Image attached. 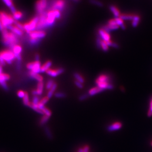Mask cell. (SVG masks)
Instances as JSON below:
<instances>
[{"instance_id":"cell-26","label":"cell","mask_w":152,"mask_h":152,"mask_svg":"<svg viewBox=\"0 0 152 152\" xmlns=\"http://www.w3.org/2000/svg\"><path fill=\"white\" fill-rule=\"evenodd\" d=\"M134 15L133 14H120L119 17L121 18L123 20H132L134 17Z\"/></svg>"},{"instance_id":"cell-7","label":"cell","mask_w":152,"mask_h":152,"mask_svg":"<svg viewBox=\"0 0 152 152\" xmlns=\"http://www.w3.org/2000/svg\"><path fill=\"white\" fill-rule=\"evenodd\" d=\"M46 17L47 13L45 12H43L42 14L39 15L38 21L36 27L37 30L39 31L40 29H42L47 26L46 24Z\"/></svg>"},{"instance_id":"cell-33","label":"cell","mask_w":152,"mask_h":152,"mask_svg":"<svg viewBox=\"0 0 152 152\" xmlns=\"http://www.w3.org/2000/svg\"><path fill=\"white\" fill-rule=\"evenodd\" d=\"M54 95L57 98H64L66 97V94L63 92H56Z\"/></svg>"},{"instance_id":"cell-44","label":"cell","mask_w":152,"mask_h":152,"mask_svg":"<svg viewBox=\"0 0 152 152\" xmlns=\"http://www.w3.org/2000/svg\"><path fill=\"white\" fill-rule=\"evenodd\" d=\"M54 12V15L55 16V18L57 19H59L61 17V13L58 10H53Z\"/></svg>"},{"instance_id":"cell-6","label":"cell","mask_w":152,"mask_h":152,"mask_svg":"<svg viewBox=\"0 0 152 152\" xmlns=\"http://www.w3.org/2000/svg\"><path fill=\"white\" fill-rule=\"evenodd\" d=\"M41 64L39 61H35L34 62H31L28 63L27 65V68L30 71V72L34 73L39 74L40 73Z\"/></svg>"},{"instance_id":"cell-58","label":"cell","mask_w":152,"mask_h":152,"mask_svg":"<svg viewBox=\"0 0 152 152\" xmlns=\"http://www.w3.org/2000/svg\"><path fill=\"white\" fill-rule=\"evenodd\" d=\"M75 0V1H78L79 0Z\"/></svg>"},{"instance_id":"cell-57","label":"cell","mask_w":152,"mask_h":152,"mask_svg":"<svg viewBox=\"0 0 152 152\" xmlns=\"http://www.w3.org/2000/svg\"><path fill=\"white\" fill-rule=\"evenodd\" d=\"M150 110L152 112V106H150Z\"/></svg>"},{"instance_id":"cell-37","label":"cell","mask_w":152,"mask_h":152,"mask_svg":"<svg viewBox=\"0 0 152 152\" xmlns=\"http://www.w3.org/2000/svg\"><path fill=\"white\" fill-rule=\"evenodd\" d=\"M89 2L93 4H95L100 7H102L103 6V3L98 0H89Z\"/></svg>"},{"instance_id":"cell-54","label":"cell","mask_w":152,"mask_h":152,"mask_svg":"<svg viewBox=\"0 0 152 152\" xmlns=\"http://www.w3.org/2000/svg\"><path fill=\"white\" fill-rule=\"evenodd\" d=\"M2 73V66L0 64V75Z\"/></svg>"},{"instance_id":"cell-15","label":"cell","mask_w":152,"mask_h":152,"mask_svg":"<svg viewBox=\"0 0 152 152\" xmlns=\"http://www.w3.org/2000/svg\"><path fill=\"white\" fill-rule=\"evenodd\" d=\"M7 30H9L11 32L17 36H21L23 35V31L16 27L15 26L11 25L9 26L7 28Z\"/></svg>"},{"instance_id":"cell-27","label":"cell","mask_w":152,"mask_h":152,"mask_svg":"<svg viewBox=\"0 0 152 152\" xmlns=\"http://www.w3.org/2000/svg\"><path fill=\"white\" fill-rule=\"evenodd\" d=\"M44 130L45 132V134L46 136L47 137V138L50 140L52 139L53 138V135L49 127L48 126H45L44 128Z\"/></svg>"},{"instance_id":"cell-55","label":"cell","mask_w":152,"mask_h":152,"mask_svg":"<svg viewBox=\"0 0 152 152\" xmlns=\"http://www.w3.org/2000/svg\"><path fill=\"white\" fill-rule=\"evenodd\" d=\"M78 152H83V149H82V148L79 149V150L78 151Z\"/></svg>"},{"instance_id":"cell-14","label":"cell","mask_w":152,"mask_h":152,"mask_svg":"<svg viewBox=\"0 0 152 152\" xmlns=\"http://www.w3.org/2000/svg\"><path fill=\"white\" fill-rule=\"evenodd\" d=\"M56 19L55 16L54 14L53 10H50L47 13V17H46V24L47 26L52 25L54 22L55 19Z\"/></svg>"},{"instance_id":"cell-22","label":"cell","mask_w":152,"mask_h":152,"mask_svg":"<svg viewBox=\"0 0 152 152\" xmlns=\"http://www.w3.org/2000/svg\"><path fill=\"white\" fill-rule=\"evenodd\" d=\"M44 83L43 81L41 82H38L37 87V91L38 93V95H40L42 94L43 88H44Z\"/></svg>"},{"instance_id":"cell-30","label":"cell","mask_w":152,"mask_h":152,"mask_svg":"<svg viewBox=\"0 0 152 152\" xmlns=\"http://www.w3.org/2000/svg\"><path fill=\"white\" fill-rule=\"evenodd\" d=\"M55 83V82L54 81V80L52 79H49L47 80V81L46 83L45 84V88L46 90H49L53 85L54 83Z\"/></svg>"},{"instance_id":"cell-4","label":"cell","mask_w":152,"mask_h":152,"mask_svg":"<svg viewBox=\"0 0 152 152\" xmlns=\"http://www.w3.org/2000/svg\"><path fill=\"white\" fill-rule=\"evenodd\" d=\"M0 21L4 28L6 29L9 26L13 25L14 20L12 16L3 11H0Z\"/></svg>"},{"instance_id":"cell-39","label":"cell","mask_w":152,"mask_h":152,"mask_svg":"<svg viewBox=\"0 0 152 152\" xmlns=\"http://www.w3.org/2000/svg\"><path fill=\"white\" fill-rule=\"evenodd\" d=\"M115 19V22H116V24L119 27L121 26L122 25L124 24L123 23V20L120 18L119 17H116Z\"/></svg>"},{"instance_id":"cell-51","label":"cell","mask_w":152,"mask_h":152,"mask_svg":"<svg viewBox=\"0 0 152 152\" xmlns=\"http://www.w3.org/2000/svg\"><path fill=\"white\" fill-rule=\"evenodd\" d=\"M35 61H39V55L37 53L35 56Z\"/></svg>"},{"instance_id":"cell-23","label":"cell","mask_w":152,"mask_h":152,"mask_svg":"<svg viewBox=\"0 0 152 152\" xmlns=\"http://www.w3.org/2000/svg\"><path fill=\"white\" fill-rule=\"evenodd\" d=\"M110 9L111 10V11L113 12V13L114 14V16L116 17H119L120 15V11H119V10L118 9V8H117L115 6H114V5H111L110 7Z\"/></svg>"},{"instance_id":"cell-2","label":"cell","mask_w":152,"mask_h":152,"mask_svg":"<svg viewBox=\"0 0 152 152\" xmlns=\"http://www.w3.org/2000/svg\"><path fill=\"white\" fill-rule=\"evenodd\" d=\"M95 83L97 86L104 90L105 89L112 90L114 88V85L111 83V79L109 76L105 74L99 75L96 79Z\"/></svg>"},{"instance_id":"cell-31","label":"cell","mask_w":152,"mask_h":152,"mask_svg":"<svg viewBox=\"0 0 152 152\" xmlns=\"http://www.w3.org/2000/svg\"><path fill=\"white\" fill-rule=\"evenodd\" d=\"M49 117L46 115H43V116L41 117L40 122H39V124L40 125L42 126L44 125L49 120Z\"/></svg>"},{"instance_id":"cell-32","label":"cell","mask_w":152,"mask_h":152,"mask_svg":"<svg viewBox=\"0 0 152 152\" xmlns=\"http://www.w3.org/2000/svg\"><path fill=\"white\" fill-rule=\"evenodd\" d=\"M101 48L104 51H107L109 50V46L105 41L101 40Z\"/></svg>"},{"instance_id":"cell-56","label":"cell","mask_w":152,"mask_h":152,"mask_svg":"<svg viewBox=\"0 0 152 152\" xmlns=\"http://www.w3.org/2000/svg\"><path fill=\"white\" fill-rule=\"evenodd\" d=\"M150 106H152V99H151V101H150Z\"/></svg>"},{"instance_id":"cell-12","label":"cell","mask_w":152,"mask_h":152,"mask_svg":"<svg viewBox=\"0 0 152 152\" xmlns=\"http://www.w3.org/2000/svg\"><path fill=\"white\" fill-rule=\"evenodd\" d=\"M10 76L8 74L2 73L0 75V84L5 89H7V85L6 81L9 80Z\"/></svg>"},{"instance_id":"cell-11","label":"cell","mask_w":152,"mask_h":152,"mask_svg":"<svg viewBox=\"0 0 152 152\" xmlns=\"http://www.w3.org/2000/svg\"><path fill=\"white\" fill-rule=\"evenodd\" d=\"M11 50L12 51L13 53L15 55V58L17 59V60H18V62H20L21 61V53L22 51V48L21 46V45H20L19 44H17V45H15L13 47V48Z\"/></svg>"},{"instance_id":"cell-49","label":"cell","mask_w":152,"mask_h":152,"mask_svg":"<svg viewBox=\"0 0 152 152\" xmlns=\"http://www.w3.org/2000/svg\"><path fill=\"white\" fill-rule=\"evenodd\" d=\"M89 147L88 146L86 145L83 148V152H89Z\"/></svg>"},{"instance_id":"cell-28","label":"cell","mask_w":152,"mask_h":152,"mask_svg":"<svg viewBox=\"0 0 152 152\" xmlns=\"http://www.w3.org/2000/svg\"><path fill=\"white\" fill-rule=\"evenodd\" d=\"M23 104L26 106H29L30 104V102L29 101V95L28 93L27 92H25V95L24 96V97L23 98Z\"/></svg>"},{"instance_id":"cell-3","label":"cell","mask_w":152,"mask_h":152,"mask_svg":"<svg viewBox=\"0 0 152 152\" xmlns=\"http://www.w3.org/2000/svg\"><path fill=\"white\" fill-rule=\"evenodd\" d=\"M15 59V56L12 51L10 50H5L0 52V64L2 66L5 64H11Z\"/></svg>"},{"instance_id":"cell-40","label":"cell","mask_w":152,"mask_h":152,"mask_svg":"<svg viewBox=\"0 0 152 152\" xmlns=\"http://www.w3.org/2000/svg\"><path fill=\"white\" fill-rule=\"evenodd\" d=\"M39 98L38 96H34L33 99H32V103L34 105H38V104L39 102Z\"/></svg>"},{"instance_id":"cell-13","label":"cell","mask_w":152,"mask_h":152,"mask_svg":"<svg viewBox=\"0 0 152 152\" xmlns=\"http://www.w3.org/2000/svg\"><path fill=\"white\" fill-rule=\"evenodd\" d=\"M122 123L120 122H114L107 126V130L109 132H113L118 130L122 127Z\"/></svg>"},{"instance_id":"cell-34","label":"cell","mask_w":152,"mask_h":152,"mask_svg":"<svg viewBox=\"0 0 152 152\" xmlns=\"http://www.w3.org/2000/svg\"><path fill=\"white\" fill-rule=\"evenodd\" d=\"M42 112L44 113V115H46L48 116H49V117L51 116V114H52V113L51 112V111L48 109V108H47L46 107H44L42 109Z\"/></svg>"},{"instance_id":"cell-48","label":"cell","mask_w":152,"mask_h":152,"mask_svg":"<svg viewBox=\"0 0 152 152\" xmlns=\"http://www.w3.org/2000/svg\"><path fill=\"white\" fill-rule=\"evenodd\" d=\"M40 2L43 6V7L44 8V9L46 7V4H47V0H40Z\"/></svg>"},{"instance_id":"cell-17","label":"cell","mask_w":152,"mask_h":152,"mask_svg":"<svg viewBox=\"0 0 152 152\" xmlns=\"http://www.w3.org/2000/svg\"><path fill=\"white\" fill-rule=\"evenodd\" d=\"M104 91L103 89H101V88L98 87V86H95L91 88L89 90L88 94L89 96H93L96 94H97L98 93H99L101 92Z\"/></svg>"},{"instance_id":"cell-5","label":"cell","mask_w":152,"mask_h":152,"mask_svg":"<svg viewBox=\"0 0 152 152\" xmlns=\"http://www.w3.org/2000/svg\"><path fill=\"white\" fill-rule=\"evenodd\" d=\"M38 21V16H36L32 19L29 22L27 23L24 25V30L27 33H30L31 32L34 31L36 29V27Z\"/></svg>"},{"instance_id":"cell-25","label":"cell","mask_w":152,"mask_h":152,"mask_svg":"<svg viewBox=\"0 0 152 152\" xmlns=\"http://www.w3.org/2000/svg\"><path fill=\"white\" fill-rule=\"evenodd\" d=\"M140 19V16H139L138 15H134V17L132 19V26L134 27H136L139 23Z\"/></svg>"},{"instance_id":"cell-9","label":"cell","mask_w":152,"mask_h":152,"mask_svg":"<svg viewBox=\"0 0 152 152\" xmlns=\"http://www.w3.org/2000/svg\"><path fill=\"white\" fill-rule=\"evenodd\" d=\"M65 5V2L64 0H56L54 1L52 6L51 10H62Z\"/></svg>"},{"instance_id":"cell-19","label":"cell","mask_w":152,"mask_h":152,"mask_svg":"<svg viewBox=\"0 0 152 152\" xmlns=\"http://www.w3.org/2000/svg\"><path fill=\"white\" fill-rule=\"evenodd\" d=\"M57 87V84L55 82L53 84V85L52 86V87L49 90H48V92H47V97L50 99L51 98L53 95H54V93H55V90H56V88Z\"/></svg>"},{"instance_id":"cell-53","label":"cell","mask_w":152,"mask_h":152,"mask_svg":"<svg viewBox=\"0 0 152 152\" xmlns=\"http://www.w3.org/2000/svg\"><path fill=\"white\" fill-rule=\"evenodd\" d=\"M152 115V112L149 110V111H148V115L149 116H151Z\"/></svg>"},{"instance_id":"cell-43","label":"cell","mask_w":152,"mask_h":152,"mask_svg":"<svg viewBox=\"0 0 152 152\" xmlns=\"http://www.w3.org/2000/svg\"><path fill=\"white\" fill-rule=\"evenodd\" d=\"M17 94V95H18V96L19 97L23 98L24 97V95H25V92H24V91H23V90H20L18 91Z\"/></svg>"},{"instance_id":"cell-45","label":"cell","mask_w":152,"mask_h":152,"mask_svg":"<svg viewBox=\"0 0 152 152\" xmlns=\"http://www.w3.org/2000/svg\"><path fill=\"white\" fill-rule=\"evenodd\" d=\"M108 25H117L115 20V19H112L108 21Z\"/></svg>"},{"instance_id":"cell-16","label":"cell","mask_w":152,"mask_h":152,"mask_svg":"<svg viewBox=\"0 0 152 152\" xmlns=\"http://www.w3.org/2000/svg\"><path fill=\"white\" fill-rule=\"evenodd\" d=\"M98 33L101 38L103 40L105 41L106 42L110 40L111 37L108 33L106 32L102 29H99L98 31Z\"/></svg>"},{"instance_id":"cell-50","label":"cell","mask_w":152,"mask_h":152,"mask_svg":"<svg viewBox=\"0 0 152 152\" xmlns=\"http://www.w3.org/2000/svg\"><path fill=\"white\" fill-rule=\"evenodd\" d=\"M32 94L34 95V96H37L38 95V93H37V91L36 89H34L32 90Z\"/></svg>"},{"instance_id":"cell-36","label":"cell","mask_w":152,"mask_h":152,"mask_svg":"<svg viewBox=\"0 0 152 152\" xmlns=\"http://www.w3.org/2000/svg\"><path fill=\"white\" fill-rule=\"evenodd\" d=\"M89 95L88 93H84V94H82L81 95H80L79 97H78V100L80 101H84L85 100L87 99L88 97H89Z\"/></svg>"},{"instance_id":"cell-20","label":"cell","mask_w":152,"mask_h":152,"mask_svg":"<svg viewBox=\"0 0 152 152\" xmlns=\"http://www.w3.org/2000/svg\"><path fill=\"white\" fill-rule=\"evenodd\" d=\"M36 10L38 12V13L40 15L41 14H42L43 12H44V8L43 7L40 0H38L36 2Z\"/></svg>"},{"instance_id":"cell-10","label":"cell","mask_w":152,"mask_h":152,"mask_svg":"<svg viewBox=\"0 0 152 152\" xmlns=\"http://www.w3.org/2000/svg\"><path fill=\"white\" fill-rule=\"evenodd\" d=\"M29 35L30 38L40 39L45 36L46 34L42 31H34L29 33Z\"/></svg>"},{"instance_id":"cell-42","label":"cell","mask_w":152,"mask_h":152,"mask_svg":"<svg viewBox=\"0 0 152 152\" xmlns=\"http://www.w3.org/2000/svg\"><path fill=\"white\" fill-rule=\"evenodd\" d=\"M74 83L80 89H82L83 87V83L78 81H76V80H75L74 81Z\"/></svg>"},{"instance_id":"cell-46","label":"cell","mask_w":152,"mask_h":152,"mask_svg":"<svg viewBox=\"0 0 152 152\" xmlns=\"http://www.w3.org/2000/svg\"><path fill=\"white\" fill-rule=\"evenodd\" d=\"M101 39L99 38H97L96 39V45L98 48H101Z\"/></svg>"},{"instance_id":"cell-47","label":"cell","mask_w":152,"mask_h":152,"mask_svg":"<svg viewBox=\"0 0 152 152\" xmlns=\"http://www.w3.org/2000/svg\"><path fill=\"white\" fill-rule=\"evenodd\" d=\"M9 8H10V10L11 12L12 13V14H14V13H15V12L17 11V10H16V8H15V7L14 6V4H13V5H12L11 6H10V7H9Z\"/></svg>"},{"instance_id":"cell-52","label":"cell","mask_w":152,"mask_h":152,"mask_svg":"<svg viewBox=\"0 0 152 152\" xmlns=\"http://www.w3.org/2000/svg\"><path fill=\"white\" fill-rule=\"evenodd\" d=\"M4 29H5V28H4L1 21H0V32H2L4 30Z\"/></svg>"},{"instance_id":"cell-24","label":"cell","mask_w":152,"mask_h":152,"mask_svg":"<svg viewBox=\"0 0 152 152\" xmlns=\"http://www.w3.org/2000/svg\"><path fill=\"white\" fill-rule=\"evenodd\" d=\"M73 76L74 77V78L76 79V80L82 83H83L84 82V78L82 77V76L80 75L79 73H75L73 74Z\"/></svg>"},{"instance_id":"cell-18","label":"cell","mask_w":152,"mask_h":152,"mask_svg":"<svg viewBox=\"0 0 152 152\" xmlns=\"http://www.w3.org/2000/svg\"><path fill=\"white\" fill-rule=\"evenodd\" d=\"M52 62L50 60H48L46 62H45L41 66L40 69V73H44L48 71L52 65Z\"/></svg>"},{"instance_id":"cell-35","label":"cell","mask_w":152,"mask_h":152,"mask_svg":"<svg viewBox=\"0 0 152 152\" xmlns=\"http://www.w3.org/2000/svg\"><path fill=\"white\" fill-rule=\"evenodd\" d=\"M14 25L16 27H17L18 28H19V29H20L22 31H24V25L22 24L21 23H20L18 21H14Z\"/></svg>"},{"instance_id":"cell-59","label":"cell","mask_w":152,"mask_h":152,"mask_svg":"<svg viewBox=\"0 0 152 152\" xmlns=\"http://www.w3.org/2000/svg\"></svg>"},{"instance_id":"cell-41","label":"cell","mask_w":152,"mask_h":152,"mask_svg":"<svg viewBox=\"0 0 152 152\" xmlns=\"http://www.w3.org/2000/svg\"><path fill=\"white\" fill-rule=\"evenodd\" d=\"M2 1L8 7H10V6H11L12 5H13V3L12 1V0H2Z\"/></svg>"},{"instance_id":"cell-38","label":"cell","mask_w":152,"mask_h":152,"mask_svg":"<svg viewBox=\"0 0 152 152\" xmlns=\"http://www.w3.org/2000/svg\"><path fill=\"white\" fill-rule=\"evenodd\" d=\"M40 39H36V38H29V42L32 45H35L37 44L39 41Z\"/></svg>"},{"instance_id":"cell-1","label":"cell","mask_w":152,"mask_h":152,"mask_svg":"<svg viewBox=\"0 0 152 152\" xmlns=\"http://www.w3.org/2000/svg\"><path fill=\"white\" fill-rule=\"evenodd\" d=\"M2 41L4 45L8 46L11 50L13 47L18 44L19 42V39L16 35L13 34L12 32H9L6 29L1 32Z\"/></svg>"},{"instance_id":"cell-29","label":"cell","mask_w":152,"mask_h":152,"mask_svg":"<svg viewBox=\"0 0 152 152\" xmlns=\"http://www.w3.org/2000/svg\"><path fill=\"white\" fill-rule=\"evenodd\" d=\"M23 16V13L20 11H16L15 13L13 14V18L14 20L17 21L20 19Z\"/></svg>"},{"instance_id":"cell-8","label":"cell","mask_w":152,"mask_h":152,"mask_svg":"<svg viewBox=\"0 0 152 152\" xmlns=\"http://www.w3.org/2000/svg\"><path fill=\"white\" fill-rule=\"evenodd\" d=\"M64 71L65 70L63 68H59L56 69H49L48 71L46 72V73L49 76L54 77L62 74L63 73H64Z\"/></svg>"},{"instance_id":"cell-21","label":"cell","mask_w":152,"mask_h":152,"mask_svg":"<svg viewBox=\"0 0 152 152\" xmlns=\"http://www.w3.org/2000/svg\"><path fill=\"white\" fill-rule=\"evenodd\" d=\"M29 75L30 76H31L32 78L34 79H36L37 80L38 82H41L43 81V77L41 76H40L39 74H36V73H34L33 72H29Z\"/></svg>"}]
</instances>
